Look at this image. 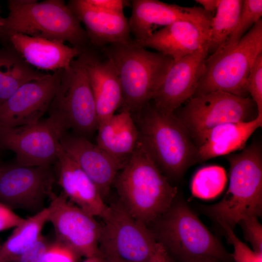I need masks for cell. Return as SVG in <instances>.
Masks as SVG:
<instances>
[{"mask_svg": "<svg viewBox=\"0 0 262 262\" xmlns=\"http://www.w3.org/2000/svg\"><path fill=\"white\" fill-rule=\"evenodd\" d=\"M113 184L119 202L147 226L170 207L178 193L177 188L170 184L139 141Z\"/></svg>", "mask_w": 262, "mask_h": 262, "instance_id": "cell-1", "label": "cell"}, {"mask_svg": "<svg viewBox=\"0 0 262 262\" xmlns=\"http://www.w3.org/2000/svg\"><path fill=\"white\" fill-rule=\"evenodd\" d=\"M136 115L139 141L167 178L179 180L200 162L197 147L173 112L161 110L150 101Z\"/></svg>", "mask_w": 262, "mask_h": 262, "instance_id": "cell-2", "label": "cell"}, {"mask_svg": "<svg viewBox=\"0 0 262 262\" xmlns=\"http://www.w3.org/2000/svg\"><path fill=\"white\" fill-rule=\"evenodd\" d=\"M101 50L113 62L122 91V109L138 114L151 101L163 82L173 59L147 50L133 39L109 44Z\"/></svg>", "mask_w": 262, "mask_h": 262, "instance_id": "cell-3", "label": "cell"}, {"mask_svg": "<svg viewBox=\"0 0 262 262\" xmlns=\"http://www.w3.org/2000/svg\"><path fill=\"white\" fill-rule=\"evenodd\" d=\"M1 35L14 32L69 42L81 53L91 45L81 23L63 0H9Z\"/></svg>", "mask_w": 262, "mask_h": 262, "instance_id": "cell-4", "label": "cell"}, {"mask_svg": "<svg viewBox=\"0 0 262 262\" xmlns=\"http://www.w3.org/2000/svg\"><path fill=\"white\" fill-rule=\"evenodd\" d=\"M229 184L223 198L203 210L219 224L234 229L240 221L262 213V148L255 141L240 153L228 154Z\"/></svg>", "mask_w": 262, "mask_h": 262, "instance_id": "cell-5", "label": "cell"}, {"mask_svg": "<svg viewBox=\"0 0 262 262\" xmlns=\"http://www.w3.org/2000/svg\"><path fill=\"white\" fill-rule=\"evenodd\" d=\"M157 242L168 253L186 262L198 258L227 261L229 256L219 240L183 200L170 207L151 223Z\"/></svg>", "mask_w": 262, "mask_h": 262, "instance_id": "cell-6", "label": "cell"}, {"mask_svg": "<svg viewBox=\"0 0 262 262\" xmlns=\"http://www.w3.org/2000/svg\"><path fill=\"white\" fill-rule=\"evenodd\" d=\"M262 52V20L229 50L206 59L202 76L193 97L221 91L247 97V79L253 63Z\"/></svg>", "mask_w": 262, "mask_h": 262, "instance_id": "cell-7", "label": "cell"}, {"mask_svg": "<svg viewBox=\"0 0 262 262\" xmlns=\"http://www.w3.org/2000/svg\"><path fill=\"white\" fill-rule=\"evenodd\" d=\"M99 241L102 256L122 262H148L157 243L151 230L118 201L108 206Z\"/></svg>", "mask_w": 262, "mask_h": 262, "instance_id": "cell-8", "label": "cell"}, {"mask_svg": "<svg viewBox=\"0 0 262 262\" xmlns=\"http://www.w3.org/2000/svg\"><path fill=\"white\" fill-rule=\"evenodd\" d=\"M67 129L83 136L97 130L95 102L84 66L79 57L62 70L60 82L49 109Z\"/></svg>", "mask_w": 262, "mask_h": 262, "instance_id": "cell-9", "label": "cell"}, {"mask_svg": "<svg viewBox=\"0 0 262 262\" xmlns=\"http://www.w3.org/2000/svg\"><path fill=\"white\" fill-rule=\"evenodd\" d=\"M173 113L192 138L220 124L248 122L258 116L257 105L250 96L221 91L192 97Z\"/></svg>", "mask_w": 262, "mask_h": 262, "instance_id": "cell-10", "label": "cell"}, {"mask_svg": "<svg viewBox=\"0 0 262 262\" xmlns=\"http://www.w3.org/2000/svg\"><path fill=\"white\" fill-rule=\"evenodd\" d=\"M67 130L61 118L49 113L47 118L33 124L0 127V146L15 153L17 165H50L56 159L60 140Z\"/></svg>", "mask_w": 262, "mask_h": 262, "instance_id": "cell-11", "label": "cell"}, {"mask_svg": "<svg viewBox=\"0 0 262 262\" xmlns=\"http://www.w3.org/2000/svg\"><path fill=\"white\" fill-rule=\"evenodd\" d=\"M49 221L52 224L56 241L69 246L79 255H101L99 241L100 225L95 217L71 202L62 192L50 197Z\"/></svg>", "mask_w": 262, "mask_h": 262, "instance_id": "cell-12", "label": "cell"}, {"mask_svg": "<svg viewBox=\"0 0 262 262\" xmlns=\"http://www.w3.org/2000/svg\"><path fill=\"white\" fill-rule=\"evenodd\" d=\"M54 181L50 165L5 168L0 177V202L36 213L46 207Z\"/></svg>", "mask_w": 262, "mask_h": 262, "instance_id": "cell-13", "label": "cell"}, {"mask_svg": "<svg viewBox=\"0 0 262 262\" xmlns=\"http://www.w3.org/2000/svg\"><path fill=\"white\" fill-rule=\"evenodd\" d=\"M62 70L24 84L0 104V127L13 128L40 120L49 110Z\"/></svg>", "mask_w": 262, "mask_h": 262, "instance_id": "cell-14", "label": "cell"}, {"mask_svg": "<svg viewBox=\"0 0 262 262\" xmlns=\"http://www.w3.org/2000/svg\"><path fill=\"white\" fill-rule=\"evenodd\" d=\"M208 46L174 62L151 101L158 108L173 112L194 95L202 76Z\"/></svg>", "mask_w": 262, "mask_h": 262, "instance_id": "cell-15", "label": "cell"}, {"mask_svg": "<svg viewBox=\"0 0 262 262\" xmlns=\"http://www.w3.org/2000/svg\"><path fill=\"white\" fill-rule=\"evenodd\" d=\"M78 57L84 66L92 91L98 125L121 106L122 91L118 73L112 60L91 46Z\"/></svg>", "mask_w": 262, "mask_h": 262, "instance_id": "cell-16", "label": "cell"}, {"mask_svg": "<svg viewBox=\"0 0 262 262\" xmlns=\"http://www.w3.org/2000/svg\"><path fill=\"white\" fill-rule=\"evenodd\" d=\"M131 6L129 27L137 42L147 38L160 26L179 20L205 22L212 18L211 13L201 7H182L157 0H133Z\"/></svg>", "mask_w": 262, "mask_h": 262, "instance_id": "cell-17", "label": "cell"}, {"mask_svg": "<svg viewBox=\"0 0 262 262\" xmlns=\"http://www.w3.org/2000/svg\"><path fill=\"white\" fill-rule=\"evenodd\" d=\"M60 145L95 183L103 199L107 196L124 164L84 136L66 132Z\"/></svg>", "mask_w": 262, "mask_h": 262, "instance_id": "cell-18", "label": "cell"}, {"mask_svg": "<svg viewBox=\"0 0 262 262\" xmlns=\"http://www.w3.org/2000/svg\"><path fill=\"white\" fill-rule=\"evenodd\" d=\"M211 21H177L154 32L144 40L135 42L176 62L208 44Z\"/></svg>", "mask_w": 262, "mask_h": 262, "instance_id": "cell-19", "label": "cell"}, {"mask_svg": "<svg viewBox=\"0 0 262 262\" xmlns=\"http://www.w3.org/2000/svg\"><path fill=\"white\" fill-rule=\"evenodd\" d=\"M1 35L29 65L38 70L53 72L66 69L80 53L77 49L60 41L14 32Z\"/></svg>", "mask_w": 262, "mask_h": 262, "instance_id": "cell-20", "label": "cell"}, {"mask_svg": "<svg viewBox=\"0 0 262 262\" xmlns=\"http://www.w3.org/2000/svg\"><path fill=\"white\" fill-rule=\"evenodd\" d=\"M55 163L58 183L67 198L89 214L102 218L108 205L95 183L61 147Z\"/></svg>", "mask_w": 262, "mask_h": 262, "instance_id": "cell-21", "label": "cell"}, {"mask_svg": "<svg viewBox=\"0 0 262 262\" xmlns=\"http://www.w3.org/2000/svg\"><path fill=\"white\" fill-rule=\"evenodd\" d=\"M67 5L85 25L90 45L94 48L100 50L111 44L133 39L129 20L124 14L102 11L88 4L86 0H70Z\"/></svg>", "mask_w": 262, "mask_h": 262, "instance_id": "cell-22", "label": "cell"}, {"mask_svg": "<svg viewBox=\"0 0 262 262\" xmlns=\"http://www.w3.org/2000/svg\"><path fill=\"white\" fill-rule=\"evenodd\" d=\"M262 126V115L248 122L224 123L195 136L200 162L229 154L245 147L248 138Z\"/></svg>", "mask_w": 262, "mask_h": 262, "instance_id": "cell-23", "label": "cell"}, {"mask_svg": "<svg viewBox=\"0 0 262 262\" xmlns=\"http://www.w3.org/2000/svg\"><path fill=\"white\" fill-rule=\"evenodd\" d=\"M97 145L123 164L135 149L139 138L133 116L127 109L98 124Z\"/></svg>", "mask_w": 262, "mask_h": 262, "instance_id": "cell-24", "label": "cell"}, {"mask_svg": "<svg viewBox=\"0 0 262 262\" xmlns=\"http://www.w3.org/2000/svg\"><path fill=\"white\" fill-rule=\"evenodd\" d=\"M49 74L29 65L9 45L0 49V104L24 84Z\"/></svg>", "mask_w": 262, "mask_h": 262, "instance_id": "cell-25", "label": "cell"}, {"mask_svg": "<svg viewBox=\"0 0 262 262\" xmlns=\"http://www.w3.org/2000/svg\"><path fill=\"white\" fill-rule=\"evenodd\" d=\"M49 218L47 207L25 219L22 224L15 228L12 234L0 246V257L8 262H15L38 241Z\"/></svg>", "mask_w": 262, "mask_h": 262, "instance_id": "cell-26", "label": "cell"}, {"mask_svg": "<svg viewBox=\"0 0 262 262\" xmlns=\"http://www.w3.org/2000/svg\"><path fill=\"white\" fill-rule=\"evenodd\" d=\"M243 0H220L210 24L208 54L220 50L235 29L241 12Z\"/></svg>", "mask_w": 262, "mask_h": 262, "instance_id": "cell-27", "label": "cell"}, {"mask_svg": "<svg viewBox=\"0 0 262 262\" xmlns=\"http://www.w3.org/2000/svg\"><path fill=\"white\" fill-rule=\"evenodd\" d=\"M227 181L226 171L218 165L201 168L195 174L191 184L193 195L202 199H212L224 190Z\"/></svg>", "mask_w": 262, "mask_h": 262, "instance_id": "cell-28", "label": "cell"}, {"mask_svg": "<svg viewBox=\"0 0 262 262\" xmlns=\"http://www.w3.org/2000/svg\"><path fill=\"white\" fill-rule=\"evenodd\" d=\"M262 16V0H243L241 12L235 29L224 46L216 52L229 50L236 45L246 32L261 19Z\"/></svg>", "mask_w": 262, "mask_h": 262, "instance_id": "cell-29", "label": "cell"}, {"mask_svg": "<svg viewBox=\"0 0 262 262\" xmlns=\"http://www.w3.org/2000/svg\"><path fill=\"white\" fill-rule=\"evenodd\" d=\"M219 225L224 229L229 242L233 246L232 257L235 262H262V253L250 249L236 236L233 229L224 223Z\"/></svg>", "mask_w": 262, "mask_h": 262, "instance_id": "cell-30", "label": "cell"}, {"mask_svg": "<svg viewBox=\"0 0 262 262\" xmlns=\"http://www.w3.org/2000/svg\"><path fill=\"white\" fill-rule=\"evenodd\" d=\"M247 90L262 115V52L255 59L247 79Z\"/></svg>", "mask_w": 262, "mask_h": 262, "instance_id": "cell-31", "label": "cell"}, {"mask_svg": "<svg viewBox=\"0 0 262 262\" xmlns=\"http://www.w3.org/2000/svg\"><path fill=\"white\" fill-rule=\"evenodd\" d=\"M258 217H246L239 223L243 229L244 237L253 247V250L262 253V226Z\"/></svg>", "mask_w": 262, "mask_h": 262, "instance_id": "cell-32", "label": "cell"}, {"mask_svg": "<svg viewBox=\"0 0 262 262\" xmlns=\"http://www.w3.org/2000/svg\"><path fill=\"white\" fill-rule=\"evenodd\" d=\"M78 255L73 249L56 240L49 244L44 262H76Z\"/></svg>", "mask_w": 262, "mask_h": 262, "instance_id": "cell-33", "label": "cell"}, {"mask_svg": "<svg viewBox=\"0 0 262 262\" xmlns=\"http://www.w3.org/2000/svg\"><path fill=\"white\" fill-rule=\"evenodd\" d=\"M49 245L47 239L42 235L31 247L14 262H44Z\"/></svg>", "mask_w": 262, "mask_h": 262, "instance_id": "cell-34", "label": "cell"}, {"mask_svg": "<svg viewBox=\"0 0 262 262\" xmlns=\"http://www.w3.org/2000/svg\"><path fill=\"white\" fill-rule=\"evenodd\" d=\"M25 219L16 214L13 210L0 202V231L16 228Z\"/></svg>", "mask_w": 262, "mask_h": 262, "instance_id": "cell-35", "label": "cell"}, {"mask_svg": "<svg viewBox=\"0 0 262 262\" xmlns=\"http://www.w3.org/2000/svg\"><path fill=\"white\" fill-rule=\"evenodd\" d=\"M86 2L102 11L116 14H124V9L129 1L123 0H86Z\"/></svg>", "mask_w": 262, "mask_h": 262, "instance_id": "cell-36", "label": "cell"}, {"mask_svg": "<svg viewBox=\"0 0 262 262\" xmlns=\"http://www.w3.org/2000/svg\"><path fill=\"white\" fill-rule=\"evenodd\" d=\"M148 262H173L164 247L157 242Z\"/></svg>", "mask_w": 262, "mask_h": 262, "instance_id": "cell-37", "label": "cell"}, {"mask_svg": "<svg viewBox=\"0 0 262 262\" xmlns=\"http://www.w3.org/2000/svg\"><path fill=\"white\" fill-rule=\"evenodd\" d=\"M196 1L202 5L205 10L211 13L216 10L220 0H196Z\"/></svg>", "mask_w": 262, "mask_h": 262, "instance_id": "cell-38", "label": "cell"}, {"mask_svg": "<svg viewBox=\"0 0 262 262\" xmlns=\"http://www.w3.org/2000/svg\"><path fill=\"white\" fill-rule=\"evenodd\" d=\"M82 262H106L105 259L102 256L98 255L90 257L87 258L86 260L83 261Z\"/></svg>", "mask_w": 262, "mask_h": 262, "instance_id": "cell-39", "label": "cell"}, {"mask_svg": "<svg viewBox=\"0 0 262 262\" xmlns=\"http://www.w3.org/2000/svg\"><path fill=\"white\" fill-rule=\"evenodd\" d=\"M186 262H221L212 258H198L189 260Z\"/></svg>", "mask_w": 262, "mask_h": 262, "instance_id": "cell-40", "label": "cell"}, {"mask_svg": "<svg viewBox=\"0 0 262 262\" xmlns=\"http://www.w3.org/2000/svg\"><path fill=\"white\" fill-rule=\"evenodd\" d=\"M103 257L105 259L106 262H122L114 258H112L110 257H104V256Z\"/></svg>", "mask_w": 262, "mask_h": 262, "instance_id": "cell-41", "label": "cell"}, {"mask_svg": "<svg viewBox=\"0 0 262 262\" xmlns=\"http://www.w3.org/2000/svg\"><path fill=\"white\" fill-rule=\"evenodd\" d=\"M5 169V168H2V167L1 168V167H0V177L1 176V175L2 174L3 172H4Z\"/></svg>", "mask_w": 262, "mask_h": 262, "instance_id": "cell-42", "label": "cell"}, {"mask_svg": "<svg viewBox=\"0 0 262 262\" xmlns=\"http://www.w3.org/2000/svg\"><path fill=\"white\" fill-rule=\"evenodd\" d=\"M1 17L0 16V35H1L2 29H1Z\"/></svg>", "mask_w": 262, "mask_h": 262, "instance_id": "cell-43", "label": "cell"}, {"mask_svg": "<svg viewBox=\"0 0 262 262\" xmlns=\"http://www.w3.org/2000/svg\"><path fill=\"white\" fill-rule=\"evenodd\" d=\"M0 262H7V261H5L2 258H1L0 256Z\"/></svg>", "mask_w": 262, "mask_h": 262, "instance_id": "cell-44", "label": "cell"}]
</instances>
